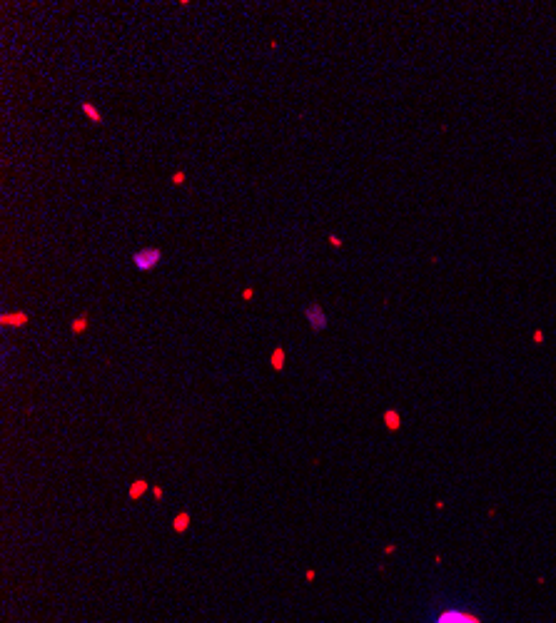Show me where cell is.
<instances>
[{"instance_id":"1","label":"cell","mask_w":556,"mask_h":623,"mask_svg":"<svg viewBox=\"0 0 556 623\" xmlns=\"http://www.w3.org/2000/svg\"><path fill=\"white\" fill-rule=\"evenodd\" d=\"M160 259H163V250L160 247H142V250H138V252L133 254V264H135V269H140V272H152L160 264Z\"/></svg>"},{"instance_id":"2","label":"cell","mask_w":556,"mask_h":623,"mask_svg":"<svg viewBox=\"0 0 556 623\" xmlns=\"http://www.w3.org/2000/svg\"><path fill=\"white\" fill-rule=\"evenodd\" d=\"M304 317H307V322L312 327V332H325L327 329V314L322 309V304H317V302L307 304L304 307Z\"/></svg>"},{"instance_id":"3","label":"cell","mask_w":556,"mask_h":623,"mask_svg":"<svg viewBox=\"0 0 556 623\" xmlns=\"http://www.w3.org/2000/svg\"><path fill=\"white\" fill-rule=\"evenodd\" d=\"M437 623H482L476 616H469V613H462V611H444Z\"/></svg>"},{"instance_id":"4","label":"cell","mask_w":556,"mask_h":623,"mask_svg":"<svg viewBox=\"0 0 556 623\" xmlns=\"http://www.w3.org/2000/svg\"><path fill=\"white\" fill-rule=\"evenodd\" d=\"M28 322H30V317H28L25 312H15V314H3V317H0V324H3V327H15V329H18V327H25Z\"/></svg>"},{"instance_id":"5","label":"cell","mask_w":556,"mask_h":623,"mask_svg":"<svg viewBox=\"0 0 556 623\" xmlns=\"http://www.w3.org/2000/svg\"><path fill=\"white\" fill-rule=\"evenodd\" d=\"M190 524H192L190 511H180V513L172 519V531H175V533H185V531L190 529Z\"/></svg>"},{"instance_id":"6","label":"cell","mask_w":556,"mask_h":623,"mask_svg":"<svg viewBox=\"0 0 556 623\" xmlns=\"http://www.w3.org/2000/svg\"><path fill=\"white\" fill-rule=\"evenodd\" d=\"M284 362H287V351H284V346H275L272 354H270V364H272V369L282 371L284 369Z\"/></svg>"},{"instance_id":"7","label":"cell","mask_w":556,"mask_h":623,"mask_svg":"<svg viewBox=\"0 0 556 623\" xmlns=\"http://www.w3.org/2000/svg\"><path fill=\"white\" fill-rule=\"evenodd\" d=\"M80 110H83V113H85V117H88L90 122H95V125H100V122H102V115H100V110L95 107L93 102H83V105H80Z\"/></svg>"},{"instance_id":"8","label":"cell","mask_w":556,"mask_h":623,"mask_svg":"<svg viewBox=\"0 0 556 623\" xmlns=\"http://www.w3.org/2000/svg\"><path fill=\"white\" fill-rule=\"evenodd\" d=\"M384 424H387L389 431H396L399 424H402V419H399V414H396L394 409H387V412H384Z\"/></svg>"},{"instance_id":"9","label":"cell","mask_w":556,"mask_h":623,"mask_svg":"<svg viewBox=\"0 0 556 623\" xmlns=\"http://www.w3.org/2000/svg\"><path fill=\"white\" fill-rule=\"evenodd\" d=\"M147 489H150V484H147L145 479H138V481H133V484H130V499H140V496H142V494H145Z\"/></svg>"},{"instance_id":"10","label":"cell","mask_w":556,"mask_h":623,"mask_svg":"<svg viewBox=\"0 0 556 623\" xmlns=\"http://www.w3.org/2000/svg\"><path fill=\"white\" fill-rule=\"evenodd\" d=\"M88 324H90L88 314H83V317H77V319L70 322V332H72V334H83V332L88 329Z\"/></svg>"},{"instance_id":"11","label":"cell","mask_w":556,"mask_h":623,"mask_svg":"<svg viewBox=\"0 0 556 623\" xmlns=\"http://www.w3.org/2000/svg\"><path fill=\"white\" fill-rule=\"evenodd\" d=\"M185 180H187L185 170H177V172H172V177H170V182H172V185H185Z\"/></svg>"},{"instance_id":"12","label":"cell","mask_w":556,"mask_h":623,"mask_svg":"<svg viewBox=\"0 0 556 623\" xmlns=\"http://www.w3.org/2000/svg\"><path fill=\"white\" fill-rule=\"evenodd\" d=\"M252 297H255V289H252V287H245V289H242V300L250 302Z\"/></svg>"},{"instance_id":"13","label":"cell","mask_w":556,"mask_h":623,"mask_svg":"<svg viewBox=\"0 0 556 623\" xmlns=\"http://www.w3.org/2000/svg\"><path fill=\"white\" fill-rule=\"evenodd\" d=\"M329 245H332V247H342V239H339L337 234H329Z\"/></svg>"},{"instance_id":"14","label":"cell","mask_w":556,"mask_h":623,"mask_svg":"<svg viewBox=\"0 0 556 623\" xmlns=\"http://www.w3.org/2000/svg\"><path fill=\"white\" fill-rule=\"evenodd\" d=\"M152 496H155V499H163V489H160V486H152Z\"/></svg>"}]
</instances>
